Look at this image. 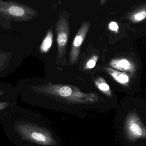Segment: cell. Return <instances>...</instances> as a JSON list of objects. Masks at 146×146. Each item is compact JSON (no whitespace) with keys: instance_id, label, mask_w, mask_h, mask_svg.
Segmentation results:
<instances>
[{"instance_id":"6da1fadb","label":"cell","mask_w":146,"mask_h":146,"mask_svg":"<svg viewBox=\"0 0 146 146\" xmlns=\"http://www.w3.org/2000/svg\"><path fill=\"white\" fill-rule=\"evenodd\" d=\"M40 91L56 96L68 103L87 104L98 101L97 96L93 93H84L74 86L50 84L41 88Z\"/></svg>"},{"instance_id":"9a60e30c","label":"cell","mask_w":146,"mask_h":146,"mask_svg":"<svg viewBox=\"0 0 146 146\" xmlns=\"http://www.w3.org/2000/svg\"><path fill=\"white\" fill-rule=\"evenodd\" d=\"M107 1V0H100V6H102V5H103L104 4H105V2H106V1Z\"/></svg>"},{"instance_id":"4fadbf2b","label":"cell","mask_w":146,"mask_h":146,"mask_svg":"<svg viewBox=\"0 0 146 146\" xmlns=\"http://www.w3.org/2000/svg\"><path fill=\"white\" fill-rule=\"evenodd\" d=\"M109 28L110 30L115 32L117 33L119 30V27L117 23L115 21L110 22L109 25Z\"/></svg>"},{"instance_id":"7a4b0ae2","label":"cell","mask_w":146,"mask_h":146,"mask_svg":"<svg viewBox=\"0 0 146 146\" xmlns=\"http://www.w3.org/2000/svg\"><path fill=\"white\" fill-rule=\"evenodd\" d=\"M16 129L22 139L42 146L56 145V141L51 132L45 128L29 123H22Z\"/></svg>"},{"instance_id":"3957f363","label":"cell","mask_w":146,"mask_h":146,"mask_svg":"<svg viewBox=\"0 0 146 146\" xmlns=\"http://www.w3.org/2000/svg\"><path fill=\"white\" fill-rule=\"evenodd\" d=\"M38 15L37 10L14 1L0 0V16L13 21H27Z\"/></svg>"},{"instance_id":"8992f818","label":"cell","mask_w":146,"mask_h":146,"mask_svg":"<svg viewBox=\"0 0 146 146\" xmlns=\"http://www.w3.org/2000/svg\"><path fill=\"white\" fill-rule=\"evenodd\" d=\"M90 27V22H84L75 35L70 52L69 62L70 65L75 64L78 61L81 45L85 40Z\"/></svg>"},{"instance_id":"9c48e42d","label":"cell","mask_w":146,"mask_h":146,"mask_svg":"<svg viewBox=\"0 0 146 146\" xmlns=\"http://www.w3.org/2000/svg\"><path fill=\"white\" fill-rule=\"evenodd\" d=\"M53 40V34L52 30L48 31L40 46V51L42 53H46L51 48Z\"/></svg>"},{"instance_id":"5b68a950","label":"cell","mask_w":146,"mask_h":146,"mask_svg":"<svg viewBox=\"0 0 146 146\" xmlns=\"http://www.w3.org/2000/svg\"><path fill=\"white\" fill-rule=\"evenodd\" d=\"M57 44V58L65 55L66 47L69 34V25L67 20L61 16L56 24Z\"/></svg>"},{"instance_id":"52a82bcc","label":"cell","mask_w":146,"mask_h":146,"mask_svg":"<svg viewBox=\"0 0 146 146\" xmlns=\"http://www.w3.org/2000/svg\"><path fill=\"white\" fill-rule=\"evenodd\" d=\"M110 65L113 68L122 72H132L134 70V66L127 59H115L111 61Z\"/></svg>"},{"instance_id":"ba28073f","label":"cell","mask_w":146,"mask_h":146,"mask_svg":"<svg viewBox=\"0 0 146 146\" xmlns=\"http://www.w3.org/2000/svg\"><path fill=\"white\" fill-rule=\"evenodd\" d=\"M105 69L113 79L118 83L125 86L128 84L129 78L126 73L121 72L110 68H105Z\"/></svg>"},{"instance_id":"2e32d148","label":"cell","mask_w":146,"mask_h":146,"mask_svg":"<svg viewBox=\"0 0 146 146\" xmlns=\"http://www.w3.org/2000/svg\"><path fill=\"white\" fill-rule=\"evenodd\" d=\"M2 93L1 92V91H0V96H1V95H2Z\"/></svg>"},{"instance_id":"277c9868","label":"cell","mask_w":146,"mask_h":146,"mask_svg":"<svg viewBox=\"0 0 146 146\" xmlns=\"http://www.w3.org/2000/svg\"><path fill=\"white\" fill-rule=\"evenodd\" d=\"M124 129L129 140L135 141L140 139H146L145 127L135 112H131L127 116Z\"/></svg>"},{"instance_id":"7c38bea8","label":"cell","mask_w":146,"mask_h":146,"mask_svg":"<svg viewBox=\"0 0 146 146\" xmlns=\"http://www.w3.org/2000/svg\"><path fill=\"white\" fill-rule=\"evenodd\" d=\"M98 59V58L97 56H95L92 57L91 59H90L88 61V62H87V68H89V69H92V68H93L95 67Z\"/></svg>"},{"instance_id":"5bb4252c","label":"cell","mask_w":146,"mask_h":146,"mask_svg":"<svg viewBox=\"0 0 146 146\" xmlns=\"http://www.w3.org/2000/svg\"><path fill=\"white\" fill-rule=\"evenodd\" d=\"M8 106V103L7 102H1L0 103V111L4 110Z\"/></svg>"},{"instance_id":"30bf717a","label":"cell","mask_w":146,"mask_h":146,"mask_svg":"<svg viewBox=\"0 0 146 146\" xmlns=\"http://www.w3.org/2000/svg\"><path fill=\"white\" fill-rule=\"evenodd\" d=\"M95 84L98 88L108 97L112 96V92L109 86L102 78H99L95 81Z\"/></svg>"},{"instance_id":"8fae6325","label":"cell","mask_w":146,"mask_h":146,"mask_svg":"<svg viewBox=\"0 0 146 146\" xmlns=\"http://www.w3.org/2000/svg\"><path fill=\"white\" fill-rule=\"evenodd\" d=\"M146 17V12L145 7L140 9L139 10L135 11L133 13L130 15L129 19L133 22L135 23L140 22L145 19Z\"/></svg>"}]
</instances>
